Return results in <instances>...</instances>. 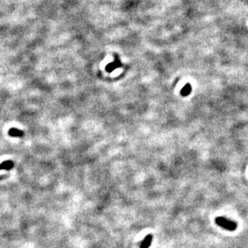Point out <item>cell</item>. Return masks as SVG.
Segmentation results:
<instances>
[{
    "label": "cell",
    "mask_w": 248,
    "mask_h": 248,
    "mask_svg": "<svg viewBox=\"0 0 248 248\" xmlns=\"http://www.w3.org/2000/svg\"><path fill=\"white\" fill-rule=\"evenodd\" d=\"M215 222L220 227H221L225 230H228V231H234L237 228L236 222H234L231 220H228L224 217H217L215 219Z\"/></svg>",
    "instance_id": "1"
},
{
    "label": "cell",
    "mask_w": 248,
    "mask_h": 248,
    "mask_svg": "<svg viewBox=\"0 0 248 248\" xmlns=\"http://www.w3.org/2000/svg\"><path fill=\"white\" fill-rule=\"evenodd\" d=\"M120 66H121L120 61H119L117 57H115V61H114L113 63H110L109 64H108V65L106 66V71H107L108 73H111V72H113L116 68H119V67H120Z\"/></svg>",
    "instance_id": "2"
},
{
    "label": "cell",
    "mask_w": 248,
    "mask_h": 248,
    "mask_svg": "<svg viewBox=\"0 0 248 248\" xmlns=\"http://www.w3.org/2000/svg\"><path fill=\"white\" fill-rule=\"evenodd\" d=\"M153 241V235L152 234H148L144 237V239L142 241L141 244H140V248H149L151 243Z\"/></svg>",
    "instance_id": "3"
},
{
    "label": "cell",
    "mask_w": 248,
    "mask_h": 248,
    "mask_svg": "<svg viewBox=\"0 0 248 248\" xmlns=\"http://www.w3.org/2000/svg\"><path fill=\"white\" fill-rule=\"evenodd\" d=\"M9 136L11 137H17V138H20V137H22L24 135V133L22 131H20L19 129L17 128H11L9 131Z\"/></svg>",
    "instance_id": "4"
},
{
    "label": "cell",
    "mask_w": 248,
    "mask_h": 248,
    "mask_svg": "<svg viewBox=\"0 0 248 248\" xmlns=\"http://www.w3.org/2000/svg\"><path fill=\"white\" fill-rule=\"evenodd\" d=\"M191 90H192V87H191V86H190V84H186L185 86H184V87L181 89V91H180V94H181V96H183V97H187V96H188L190 93H191Z\"/></svg>",
    "instance_id": "5"
},
{
    "label": "cell",
    "mask_w": 248,
    "mask_h": 248,
    "mask_svg": "<svg viewBox=\"0 0 248 248\" xmlns=\"http://www.w3.org/2000/svg\"><path fill=\"white\" fill-rule=\"evenodd\" d=\"M13 163L11 161H5L0 164V170H10L13 168Z\"/></svg>",
    "instance_id": "6"
}]
</instances>
